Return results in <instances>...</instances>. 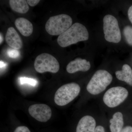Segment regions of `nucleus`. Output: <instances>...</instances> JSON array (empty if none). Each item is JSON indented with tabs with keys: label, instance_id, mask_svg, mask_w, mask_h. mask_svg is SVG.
Listing matches in <instances>:
<instances>
[{
	"label": "nucleus",
	"instance_id": "nucleus-1",
	"mask_svg": "<svg viewBox=\"0 0 132 132\" xmlns=\"http://www.w3.org/2000/svg\"><path fill=\"white\" fill-rule=\"evenodd\" d=\"M89 34L84 25L78 22L73 24L57 39V43L61 47H65L78 42L87 40Z\"/></svg>",
	"mask_w": 132,
	"mask_h": 132
},
{
	"label": "nucleus",
	"instance_id": "nucleus-2",
	"mask_svg": "<svg viewBox=\"0 0 132 132\" xmlns=\"http://www.w3.org/2000/svg\"><path fill=\"white\" fill-rule=\"evenodd\" d=\"M112 79V76L108 71L98 70L94 74L88 84L87 90L91 94H98L105 90Z\"/></svg>",
	"mask_w": 132,
	"mask_h": 132
},
{
	"label": "nucleus",
	"instance_id": "nucleus-3",
	"mask_svg": "<svg viewBox=\"0 0 132 132\" xmlns=\"http://www.w3.org/2000/svg\"><path fill=\"white\" fill-rule=\"evenodd\" d=\"M72 23V18L65 14L50 17L45 25L46 31L52 35H60L67 30Z\"/></svg>",
	"mask_w": 132,
	"mask_h": 132
},
{
	"label": "nucleus",
	"instance_id": "nucleus-4",
	"mask_svg": "<svg viewBox=\"0 0 132 132\" xmlns=\"http://www.w3.org/2000/svg\"><path fill=\"white\" fill-rule=\"evenodd\" d=\"M80 91V86L77 83L71 82L64 85L55 93V102L60 106L67 105L79 95Z\"/></svg>",
	"mask_w": 132,
	"mask_h": 132
},
{
	"label": "nucleus",
	"instance_id": "nucleus-5",
	"mask_svg": "<svg viewBox=\"0 0 132 132\" xmlns=\"http://www.w3.org/2000/svg\"><path fill=\"white\" fill-rule=\"evenodd\" d=\"M36 72L43 73L46 72L56 73L60 69V64L55 57L47 53H43L36 57L34 64Z\"/></svg>",
	"mask_w": 132,
	"mask_h": 132
},
{
	"label": "nucleus",
	"instance_id": "nucleus-6",
	"mask_svg": "<svg viewBox=\"0 0 132 132\" xmlns=\"http://www.w3.org/2000/svg\"><path fill=\"white\" fill-rule=\"evenodd\" d=\"M105 38L109 42L118 43L121 40V34L117 19L111 15H107L103 19Z\"/></svg>",
	"mask_w": 132,
	"mask_h": 132
},
{
	"label": "nucleus",
	"instance_id": "nucleus-7",
	"mask_svg": "<svg viewBox=\"0 0 132 132\" xmlns=\"http://www.w3.org/2000/svg\"><path fill=\"white\" fill-rule=\"evenodd\" d=\"M128 94V92L125 88L120 86L112 87L105 93L103 101L109 107H116L124 101Z\"/></svg>",
	"mask_w": 132,
	"mask_h": 132
},
{
	"label": "nucleus",
	"instance_id": "nucleus-8",
	"mask_svg": "<svg viewBox=\"0 0 132 132\" xmlns=\"http://www.w3.org/2000/svg\"><path fill=\"white\" fill-rule=\"evenodd\" d=\"M28 112L32 117L40 122H46L52 117V110L46 104L32 105L29 108Z\"/></svg>",
	"mask_w": 132,
	"mask_h": 132
},
{
	"label": "nucleus",
	"instance_id": "nucleus-9",
	"mask_svg": "<svg viewBox=\"0 0 132 132\" xmlns=\"http://www.w3.org/2000/svg\"><path fill=\"white\" fill-rule=\"evenodd\" d=\"M90 62L80 58L70 62L67 67V71L69 73H73L78 71L86 72L90 69Z\"/></svg>",
	"mask_w": 132,
	"mask_h": 132
},
{
	"label": "nucleus",
	"instance_id": "nucleus-10",
	"mask_svg": "<svg viewBox=\"0 0 132 132\" xmlns=\"http://www.w3.org/2000/svg\"><path fill=\"white\" fill-rule=\"evenodd\" d=\"M5 40L7 43L14 49L19 50L22 47V41L16 30L13 27H10L8 29Z\"/></svg>",
	"mask_w": 132,
	"mask_h": 132
},
{
	"label": "nucleus",
	"instance_id": "nucleus-11",
	"mask_svg": "<svg viewBox=\"0 0 132 132\" xmlns=\"http://www.w3.org/2000/svg\"><path fill=\"white\" fill-rule=\"evenodd\" d=\"M96 121L90 116H85L80 119L76 127V132H95Z\"/></svg>",
	"mask_w": 132,
	"mask_h": 132
},
{
	"label": "nucleus",
	"instance_id": "nucleus-12",
	"mask_svg": "<svg viewBox=\"0 0 132 132\" xmlns=\"http://www.w3.org/2000/svg\"><path fill=\"white\" fill-rule=\"evenodd\" d=\"M15 24L20 33L24 36H30L33 32L32 24L25 18L20 17L16 19Z\"/></svg>",
	"mask_w": 132,
	"mask_h": 132
},
{
	"label": "nucleus",
	"instance_id": "nucleus-13",
	"mask_svg": "<svg viewBox=\"0 0 132 132\" xmlns=\"http://www.w3.org/2000/svg\"><path fill=\"white\" fill-rule=\"evenodd\" d=\"M115 74L118 80L132 86V69L129 65L126 64L123 65L122 70L116 71Z\"/></svg>",
	"mask_w": 132,
	"mask_h": 132
},
{
	"label": "nucleus",
	"instance_id": "nucleus-14",
	"mask_svg": "<svg viewBox=\"0 0 132 132\" xmlns=\"http://www.w3.org/2000/svg\"><path fill=\"white\" fill-rule=\"evenodd\" d=\"M110 130L111 132H120L123 129L124 121L123 115L120 112L114 113L110 120Z\"/></svg>",
	"mask_w": 132,
	"mask_h": 132
},
{
	"label": "nucleus",
	"instance_id": "nucleus-15",
	"mask_svg": "<svg viewBox=\"0 0 132 132\" xmlns=\"http://www.w3.org/2000/svg\"><path fill=\"white\" fill-rule=\"evenodd\" d=\"M9 4L13 11L20 13H26L29 10L28 3L25 0H10Z\"/></svg>",
	"mask_w": 132,
	"mask_h": 132
},
{
	"label": "nucleus",
	"instance_id": "nucleus-16",
	"mask_svg": "<svg viewBox=\"0 0 132 132\" xmlns=\"http://www.w3.org/2000/svg\"><path fill=\"white\" fill-rule=\"evenodd\" d=\"M123 34L128 44L132 46V27L126 26L123 29Z\"/></svg>",
	"mask_w": 132,
	"mask_h": 132
},
{
	"label": "nucleus",
	"instance_id": "nucleus-17",
	"mask_svg": "<svg viewBox=\"0 0 132 132\" xmlns=\"http://www.w3.org/2000/svg\"><path fill=\"white\" fill-rule=\"evenodd\" d=\"M20 82L22 85L28 84L32 86H35L38 83L37 80L35 79L26 77H21L20 79Z\"/></svg>",
	"mask_w": 132,
	"mask_h": 132
},
{
	"label": "nucleus",
	"instance_id": "nucleus-18",
	"mask_svg": "<svg viewBox=\"0 0 132 132\" xmlns=\"http://www.w3.org/2000/svg\"><path fill=\"white\" fill-rule=\"evenodd\" d=\"M7 54L9 57L12 59H16L19 57L20 53L17 50L11 48L7 51Z\"/></svg>",
	"mask_w": 132,
	"mask_h": 132
},
{
	"label": "nucleus",
	"instance_id": "nucleus-19",
	"mask_svg": "<svg viewBox=\"0 0 132 132\" xmlns=\"http://www.w3.org/2000/svg\"><path fill=\"white\" fill-rule=\"evenodd\" d=\"M14 132H31L29 129L25 126H20L16 128Z\"/></svg>",
	"mask_w": 132,
	"mask_h": 132
},
{
	"label": "nucleus",
	"instance_id": "nucleus-20",
	"mask_svg": "<svg viewBox=\"0 0 132 132\" xmlns=\"http://www.w3.org/2000/svg\"><path fill=\"white\" fill-rule=\"evenodd\" d=\"M27 1L28 5L32 7L36 6L40 1L39 0H28Z\"/></svg>",
	"mask_w": 132,
	"mask_h": 132
},
{
	"label": "nucleus",
	"instance_id": "nucleus-21",
	"mask_svg": "<svg viewBox=\"0 0 132 132\" xmlns=\"http://www.w3.org/2000/svg\"><path fill=\"white\" fill-rule=\"evenodd\" d=\"M120 132H132V127L130 126H127L123 128Z\"/></svg>",
	"mask_w": 132,
	"mask_h": 132
},
{
	"label": "nucleus",
	"instance_id": "nucleus-22",
	"mask_svg": "<svg viewBox=\"0 0 132 132\" xmlns=\"http://www.w3.org/2000/svg\"><path fill=\"white\" fill-rule=\"evenodd\" d=\"M128 15L130 21L132 24V5L130 7L128 11Z\"/></svg>",
	"mask_w": 132,
	"mask_h": 132
},
{
	"label": "nucleus",
	"instance_id": "nucleus-23",
	"mask_svg": "<svg viewBox=\"0 0 132 132\" xmlns=\"http://www.w3.org/2000/svg\"><path fill=\"white\" fill-rule=\"evenodd\" d=\"M95 132H105V129L103 126H99L96 127Z\"/></svg>",
	"mask_w": 132,
	"mask_h": 132
},
{
	"label": "nucleus",
	"instance_id": "nucleus-24",
	"mask_svg": "<svg viewBox=\"0 0 132 132\" xmlns=\"http://www.w3.org/2000/svg\"><path fill=\"white\" fill-rule=\"evenodd\" d=\"M6 64H5V62H3L2 61H1V68H3L5 67L6 66Z\"/></svg>",
	"mask_w": 132,
	"mask_h": 132
},
{
	"label": "nucleus",
	"instance_id": "nucleus-25",
	"mask_svg": "<svg viewBox=\"0 0 132 132\" xmlns=\"http://www.w3.org/2000/svg\"><path fill=\"white\" fill-rule=\"evenodd\" d=\"M1 41H0V43H1V44L2 43L3 40V37L2 36L1 34Z\"/></svg>",
	"mask_w": 132,
	"mask_h": 132
}]
</instances>
